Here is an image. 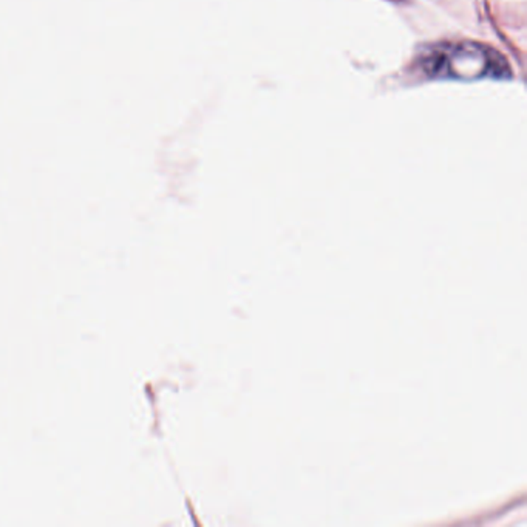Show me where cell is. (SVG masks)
I'll list each match as a JSON object with an SVG mask.
<instances>
[{"instance_id":"6da1fadb","label":"cell","mask_w":527,"mask_h":527,"mask_svg":"<svg viewBox=\"0 0 527 527\" xmlns=\"http://www.w3.org/2000/svg\"><path fill=\"white\" fill-rule=\"evenodd\" d=\"M420 65L437 80H503L510 74L505 57L476 42H442L425 51Z\"/></svg>"}]
</instances>
